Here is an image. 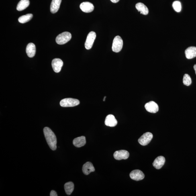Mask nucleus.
<instances>
[{"label":"nucleus","instance_id":"cd10ccee","mask_svg":"<svg viewBox=\"0 0 196 196\" xmlns=\"http://www.w3.org/2000/svg\"><path fill=\"white\" fill-rule=\"evenodd\" d=\"M106 97V96L105 97H104V100H103V101H105V99Z\"/></svg>","mask_w":196,"mask_h":196},{"label":"nucleus","instance_id":"ddd939ff","mask_svg":"<svg viewBox=\"0 0 196 196\" xmlns=\"http://www.w3.org/2000/svg\"><path fill=\"white\" fill-rule=\"evenodd\" d=\"M165 162V159L163 156H159L153 163V166L157 169H160L164 165Z\"/></svg>","mask_w":196,"mask_h":196},{"label":"nucleus","instance_id":"f257e3e1","mask_svg":"<svg viewBox=\"0 0 196 196\" xmlns=\"http://www.w3.org/2000/svg\"><path fill=\"white\" fill-rule=\"evenodd\" d=\"M44 134L47 143L52 150H55L57 148V138L56 135L48 127H45L43 129Z\"/></svg>","mask_w":196,"mask_h":196},{"label":"nucleus","instance_id":"f3484780","mask_svg":"<svg viewBox=\"0 0 196 196\" xmlns=\"http://www.w3.org/2000/svg\"><path fill=\"white\" fill-rule=\"evenodd\" d=\"M73 143L74 145L77 148H80L86 144V140L85 137L82 136L74 138Z\"/></svg>","mask_w":196,"mask_h":196},{"label":"nucleus","instance_id":"dca6fc26","mask_svg":"<svg viewBox=\"0 0 196 196\" xmlns=\"http://www.w3.org/2000/svg\"><path fill=\"white\" fill-rule=\"evenodd\" d=\"M36 49L35 45L33 43H29L27 46L26 52L29 58H33L36 54Z\"/></svg>","mask_w":196,"mask_h":196},{"label":"nucleus","instance_id":"a878e982","mask_svg":"<svg viewBox=\"0 0 196 196\" xmlns=\"http://www.w3.org/2000/svg\"><path fill=\"white\" fill-rule=\"evenodd\" d=\"M111 1L113 3H117L118 2L119 0H111Z\"/></svg>","mask_w":196,"mask_h":196},{"label":"nucleus","instance_id":"f8f14e48","mask_svg":"<svg viewBox=\"0 0 196 196\" xmlns=\"http://www.w3.org/2000/svg\"><path fill=\"white\" fill-rule=\"evenodd\" d=\"M105 123L107 126L115 127L117 124V121L113 115H109L106 117Z\"/></svg>","mask_w":196,"mask_h":196},{"label":"nucleus","instance_id":"39448f33","mask_svg":"<svg viewBox=\"0 0 196 196\" xmlns=\"http://www.w3.org/2000/svg\"><path fill=\"white\" fill-rule=\"evenodd\" d=\"M96 36V35L93 31H91L89 33L85 43V47L86 49L90 50L92 48Z\"/></svg>","mask_w":196,"mask_h":196},{"label":"nucleus","instance_id":"5701e85b","mask_svg":"<svg viewBox=\"0 0 196 196\" xmlns=\"http://www.w3.org/2000/svg\"><path fill=\"white\" fill-rule=\"evenodd\" d=\"M172 7L176 12L179 13L182 9V6L181 2L179 1H175L173 2L172 5Z\"/></svg>","mask_w":196,"mask_h":196},{"label":"nucleus","instance_id":"a211bd4d","mask_svg":"<svg viewBox=\"0 0 196 196\" xmlns=\"http://www.w3.org/2000/svg\"><path fill=\"white\" fill-rule=\"evenodd\" d=\"M62 0H52L51 3L50 11L52 13L57 12L60 8Z\"/></svg>","mask_w":196,"mask_h":196},{"label":"nucleus","instance_id":"4be33fe9","mask_svg":"<svg viewBox=\"0 0 196 196\" xmlns=\"http://www.w3.org/2000/svg\"><path fill=\"white\" fill-rule=\"evenodd\" d=\"M33 15L31 13H28L25 15L21 16L18 19L19 22L21 23H25L30 21L32 18Z\"/></svg>","mask_w":196,"mask_h":196},{"label":"nucleus","instance_id":"7ed1b4c3","mask_svg":"<svg viewBox=\"0 0 196 196\" xmlns=\"http://www.w3.org/2000/svg\"><path fill=\"white\" fill-rule=\"evenodd\" d=\"M80 101L73 98H66L60 102L61 106L63 107H70L76 106L79 104Z\"/></svg>","mask_w":196,"mask_h":196},{"label":"nucleus","instance_id":"1a4fd4ad","mask_svg":"<svg viewBox=\"0 0 196 196\" xmlns=\"http://www.w3.org/2000/svg\"><path fill=\"white\" fill-rule=\"evenodd\" d=\"M63 65V62L60 58H55L52 61V67L55 72L56 73H58L61 71Z\"/></svg>","mask_w":196,"mask_h":196},{"label":"nucleus","instance_id":"b1692460","mask_svg":"<svg viewBox=\"0 0 196 196\" xmlns=\"http://www.w3.org/2000/svg\"><path fill=\"white\" fill-rule=\"evenodd\" d=\"M191 83L192 80L190 76L187 74H185L183 78V83L184 85L189 86L191 85Z\"/></svg>","mask_w":196,"mask_h":196},{"label":"nucleus","instance_id":"423d86ee","mask_svg":"<svg viewBox=\"0 0 196 196\" xmlns=\"http://www.w3.org/2000/svg\"><path fill=\"white\" fill-rule=\"evenodd\" d=\"M153 137L152 133L146 132L143 134L138 139V141L140 145L142 146H146L148 145L151 141Z\"/></svg>","mask_w":196,"mask_h":196},{"label":"nucleus","instance_id":"2eb2a0df","mask_svg":"<svg viewBox=\"0 0 196 196\" xmlns=\"http://www.w3.org/2000/svg\"><path fill=\"white\" fill-rule=\"evenodd\" d=\"M185 54L186 58L189 59L196 57V47H189L186 49Z\"/></svg>","mask_w":196,"mask_h":196},{"label":"nucleus","instance_id":"6ab92c4d","mask_svg":"<svg viewBox=\"0 0 196 196\" xmlns=\"http://www.w3.org/2000/svg\"><path fill=\"white\" fill-rule=\"evenodd\" d=\"M136 9L139 12H140L141 14L147 15L149 13V9L144 4L142 3H138L136 5Z\"/></svg>","mask_w":196,"mask_h":196},{"label":"nucleus","instance_id":"0eeeda50","mask_svg":"<svg viewBox=\"0 0 196 196\" xmlns=\"http://www.w3.org/2000/svg\"><path fill=\"white\" fill-rule=\"evenodd\" d=\"M129 153L125 150L117 151L113 154L114 157L117 160H126L129 158Z\"/></svg>","mask_w":196,"mask_h":196},{"label":"nucleus","instance_id":"4468645a","mask_svg":"<svg viewBox=\"0 0 196 196\" xmlns=\"http://www.w3.org/2000/svg\"><path fill=\"white\" fill-rule=\"evenodd\" d=\"M82 170L84 174L88 175L91 172L95 171V169L92 163L88 162L84 164Z\"/></svg>","mask_w":196,"mask_h":196},{"label":"nucleus","instance_id":"9d476101","mask_svg":"<svg viewBox=\"0 0 196 196\" xmlns=\"http://www.w3.org/2000/svg\"><path fill=\"white\" fill-rule=\"evenodd\" d=\"M146 110L151 113H156L159 110V107L157 104L154 101H151L147 103L145 105Z\"/></svg>","mask_w":196,"mask_h":196},{"label":"nucleus","instance_id":"6e6552de","mask_svg":"<svg viewBox=\"0 0 196 196\" xmlns=\"http://www.w3.org/2000/svg\"><path fill=\"white\" fill-rule=\"evenodd\" d=\"M130 176L131 179L134 181H139L144 179L145 175L141 170H135L130 172Z\"/></svg>","mask_w":196,"mask_h":196},{"label":"nucleus","instance_id":"20e7f679","mask_svg":"<svg viewBox=\"0 0 196 196\" xmlns=\"http://www.w3.org/2000/svg\"><path fill=\"white\" fill-rule=\"evenodd\" d=\"M123 45V39L120 36H117L114 39L112 50L114 52L118 53L122 50Z\"/></svg>","mask_w":196,"mask_h":196},{"label":"nucleus","instance_id":"bb28decb","mask_svg":"<svg viewBox=\"0 0 196 196\" xmlns=\"http://www.w3.org/2000/svg\"><path fill=\"white\" fill-rule=\"evenodd\" d=\"M194 70H195V74H196V64L194 66Z\"/></svg>","mask_w":196,"mask_h":196},{"label":"nucleus","instance_id":"9b49d317","mask_svg":"<svg viewBox=\"0 0 196 196\" xmlns=\"http://www.w3.org/2000/svg\"><path fill=\"white\" fill-rule=\"evenodd\" d=\"M80 8L81 10L85 13H90L93 11L94 6L89 2H84L80 4Z\"/></svg>","mask_w":196,"mask_h":196},{"label":"nucleus","instance_id":"393cba45","mask_svg":"<svg viewBox=\"0 0 196 196\" xmlns=\"http://www.w3.org/2000/svg\"><path fill=\"white\" fill-rule=\"evenodd\" d=\"M50 196H58V195L57 194L56 192L54 190H52L51 191Z\"/></svg>","mask_w":196,"mask_h":196},{"label":"nucleus","instance_id":"412c9836","mask_svg":"<svg viewBox=\"0 0 196 196\" xmlns=\"http://www.w3.org/2000/svg\"><path fill=\"white\" fill-rule=\"evenodd\" d=\"M64 189L66 194L70 195L74 191V185L73 182H67L64 185Z\"/></svg>","mask_w":196,"mask_h":196},{"label":"nucleus","instance_id":"f03ea898","mask_svg":"<svg viewBox=\"0 0 196 196\" xmlns=\"http://www.w3.org/2000/svg\"><path fill=\"white\" fill-rule=\"evenodd\" d=\"M71 38V34L68 32H65L58 35L56 37V41L58 44H64L68 42Z\"/></svg>","mask_w":196,"mask_h":196},{"label":"nucleus","instance_id":"aec40b11","mask_svg":"<svg viewBox=\"0 0 196 196\" xmlns=\"http://www.w3.org/2000/svg\"><path fill=\"white\" fill-rule=\"evenodd\" d=\"M29 0H21L17 4V11H21L26 9L29 5Z\"/></svg>","mask_w":196,"mask_h":196}]
</instances>
